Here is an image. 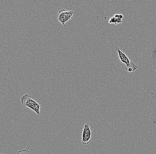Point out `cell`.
<instances>
[{
	"instance_id": "5b68a950",
	"label": "cell",
	"mask_w": 156,
	"mask_h": 154,
	"mask_svg": "<svg viewBox=\"0 0 156 154\" xmlns=\"http://www.w3.org/2000/svg\"><path fill=\"white\" fill-rule=\"evenodd\" d=\"M114 16L116 18L117 20V24H121V23H122V19L123 18V15H122V14H115V15H114Z\"/></svg>"
},
{
	"instance_id": "8992f818",
	"label": "cell",
	"mask_w": 156,
	"mask_h": 154,
	"mask_svg": "<svg viewBox=\"0 0 156 154\" xmlns=\"http://www.w3.org/2000/svg\"><path fill=\"white\" fill-rule=\"evenodd\" d=\"M108 23H110V24H114L116 25H117V24H117V20L116 18L114 16H112V17L110 18V20L108 21Z\"/></svg>"
},
{
	"instance_id": "6da1fadb",
	"label": "cell",
	"mask_w": 156,
	"mask_h": 154,
	"mask_svg": "<svg viewBox=\"0 0 156 154\" xmlns=\"http://www.w3.org/2000/svg\"><path fill=\"white\" fill-rule=\"evenodd\" d=\"M115 51L118 52L119 58L122 63L126 65L125 69L129 73L135 72L138 70V66L132 61L118 47L115 48Z\"/></svg>"
},
{
	"instance_id": "277c9868",
	"label": "cell",
	"mask_w": 156,
	"mask_h": 154,
	"mask_svg": "<svg viewBox=\"0 0 156 154\" xmlns=\"http://www.w3.org/2000/svg\"><path fill=\"white\" fill-rule=\"evenodd\" d=\"M91 141V132L89 123L85 124L82 135V144L88 145Z\"/></svg>"
},
{
	"instance_id": "52a82bcc",
	"label": "cell",
	"mask_w": 156,
	"mask_h": 154,
	"mask_svg": "<svg viewBox=\"0 0 156 154\" xmlns=\"http://www.w3.org/2000/svg\"><path fill=\"white\" fill-rule=\"evenodd\" d=\"M29 149H24V150H20L17 152L16 154H30Z\"/></svg>"
},
{
	"instance_id": "3957f363",
	"label": "cell",
	"mask_w": 156,
	"mask_h": 154,
	"mask_svg": "<svg viewBox=\"0 0 156 154\" xmlns=\"http://www.w3.org/2000/svg\"><path fill=\"white\" fill-rule=\"evenodd\" d=\"M73 11H68L66 9H61L58 12V21L65 27V24L72 18L73 15L75 14Z\"/></svg>"
},
{
	"instance_id": "7a4b0ae2",
	"label": "cell",
	"mask_w": 156,
	"mask_h": 154,
	"mask_svg": "<svg viewBox=\"0 0 156 154\" xmlns=\"http://www.w3.org/2000/svg\"><path fill=\"white\" fill-rule=\"evenodd\" d=\"M20 101L23 107L29 108L37 115L41 114V105L34 100L31 95L28 94L24 95L21 97Z\"/></svg>"
}]
</instances>
